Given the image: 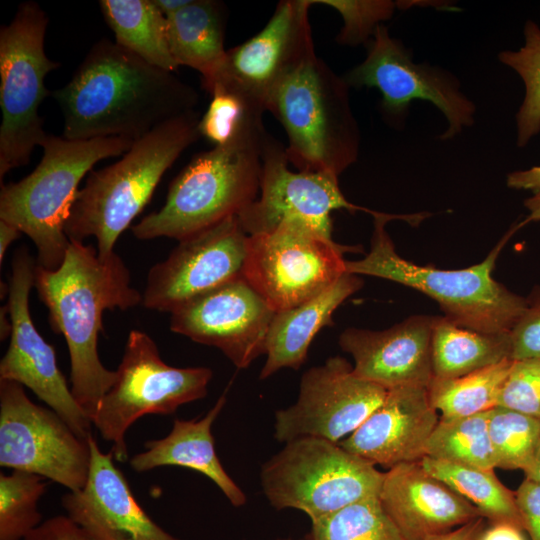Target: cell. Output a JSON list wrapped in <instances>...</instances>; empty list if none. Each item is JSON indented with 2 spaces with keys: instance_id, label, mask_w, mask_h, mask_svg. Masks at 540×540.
Returning <instances> with one entry per match:
<instances>
[{
  "instance_id": "cell-2",
  "label": "cell",
  "mask_w": 540,
  "mask_h": 540,
  "mask_svg": "<svg viewBox=\"0 0 540 540\" xmlns=\"http://www.w3.org/2000/svg\"><path fill=\"white\" fill-rule=\"evenodd\" d=\"M130 280L118 254L101 259L97 248L83 242L70 241L56 270L35 266L34 287L48 309L51 329L67 343L71 392L90 420L116 376L98 355L103 312L142 303Z\"/></svg>"
},
{
  "instance_id": "cell-24",
  "label": "cell",
  "mask_w": 540,
  "mask_h": 540,
  "mask_svg": "<svg viewBox=\"0 0 540 540\" xmlns=\"http://www.w3.org/2000/svg\"><path fill=\"white\" fill-rule=\"evenodd\" d=\"M224 392L200 419H175L168 435L145 442L146 450L135 454L129 465L137 473L161 466L189 468L208 477L231 505L246 504V494L234 482L219 460L212 426L226 404Z\"/></svg>"
},
{
  "instance_id": "cell-27",
  "label": "cell",
  "mask_w": 540,
  "mask_h": 540,
  "mask_svg": "<svg viewBox=\"0 0 540 540\" xmlns=\"http://www.w3.org/2000/svg\"><path fill=\"white\" fill-rule=\"evenodd\" d=\"M433 378L463 376L511 359L509 333H483L435 316L432 325Z\"/></svg>"
},
{
  "instance_id": "cell-17",
  "label": "cell",
  "mask_w": 540,
  "mask_h": 540,
  "mask_svg": "<svg viewBox=\"0 0 540 540\" xmlns=\"http://www.w3.org/2000/svg\"><path fill=\"white\" fill-rule=\"evenodd\" d=\"M248 237L235 215L179 241L164 261L149 270L143 306L171 313L242 277Z\"/></svg>"
},
{
  "instance_id": "cell-20",
  "label": "cell",
  "mask_w": 540,
  "mask_h": 540,
  "mask_svg": "<svg viewBox=\"0 0 540 540\" xmlns=\"http://www.w3.org/2000/svg\"><path fill=\"white\" fill-rule=\"evenodd\" d=\"M91 464L85 485L61 498L67 516L96 540H181L158 525L136 500L111 452L89 438Z\"/></svg>"
},
{
  "instance_id": "cell-47",
  "label": "cell",
  "mask_w": 540,
  "mask_h": 540,
  "mask_svg": "<svg viewBox=\"0 0 540 540\" xmlns=\"http://www.w3.org/2000/svg\"><path fill=\"white\" fill-rule=\"evenodd\" d=\"M525 478L540 483V441L533 460L529 467L524 471Z\"/></svg>"
},
{
  "instance_id": "cell-10",
  "label": "cell",
  "mask_w": 540,
  "mask_h": 540,
  "mask_svg": "<svg viewBox=\"0 0 540 540\" xmlns=\"http://www.w3.org/2000/svg\"><path fill=\"white\" fill-rule=\"evenodd\" d=\"M111 388L91 420L114 460L126 462L128 428L148 414L171 415L183 404L206 397L213 372L208 367L178 368L165 363L154 340L131 330Z\"/></svg>"
},
{
  "instance_id": "cell-3",
  "label": "cell",
  "mask_w": 540,
  "mask_h": 540,
  "mask_svg": "<svg viewBox=\"0 0 540 540\" xmlns=\"http://www.w3.org/2000/svg\"><path fill=\"white\" fill-rule=\"evenodd\" d=\"M196 110L170 119L135 140L115 163L91 171L66 222L69 241L93 236L101 259L114 253L123 231L150 201L162 176L200 135Z\"/></svg>"
},
{
  "instance_id": "cell-30",
  "label": "cell",
  "mask_w": 540,
  "mask_h": 540,
  "mask_svg": "<svg viewBox=\"0 0 540 540\" xmlns=\"http://www.w3.org/2000/svg\"><path fill=\"white\" fill-rule=\"evenodd\" d=\"M512 362V359H505L455 378H432L428 385L431 404L442 418L465 417L489 411L497 406Z\"/></svg>"
},
{
  "instance_id": "cell-48",
  "label": "cell",
  "mask_w": 540,
  "mask_h": 540,
  "mask_svg": "<svg viewBox=\"0 0 540 540\" xmlns=\"http://www.w3.org/2000/svg\"><path fill=\"white\" fill-rule=\"evenodd\" d=\"M12 332V323L8 310V305L1 307L0 310V338L1 341L7 339L8 336H11Z\"/></svg>"
},
{
  "instance_id": "cell-19",
  "label": "cell",
  "mask_w": 540,
  "mask_h": 540,
  "mask_svg": "<svg viewBox=\"0 0 540 540\" xmlns=\"http://www.w3.org/2000/svg\"><path fill=\"white\" fill-rule=\"evenodd\" d=\"M275 311L242 276L171 312L170 329L219 349L237 368L265 354Z\"/></svg>"
},
{
  "instance_id": "cell-22",
  "label": "cell",
  "mask_w": 540,
  "mask_h": 540,
  "mask_svg": "<svg viewBox=\"0 0 540 540\" xmlns=\"http://www.w3.org/2000/svg\"><path fill=\"white\" fill-rule=\"evenodd\" d=\"M432 316H411L385 330L350 327L339 336L341 349L354 361L359 377L386 389L428 387L433 378Z\"/></svg>"
},
{
  "instance_id": "cell-7",
  "label": "cell",
  "mask_w": 540,
  "mask_h": 540,
  "mask_svg": "<svg viewBox=\"0 0 540 540\" xmlns=\"http://www.w3.org/2000/svg\"><path fill=\"white\" fill-rule=\"evenodd\" d=\"M266 135L196 155L171 182L163 206L132 226L133 235L181 241L238 215L257 199Z\"/></svg>"
},
{
  "instance_id": "cell-23",
  "label": "cell",
  "mask_w": 540,
  "mask_h": 540,
  "mask_svg": "<svg viewBox=\"0 0 540 540\" xmlns=\"http://www.w3.org/2000/svg\"><path fill=\"white\" fill-rule=\"evenodd\" d=\"M384 510L406 540H428L481 517L478 510L417 462L384 472Z\"/></svg>"
},
{
  "instance_id": "cell-26",
  "label": "cell",
  "mask_w": 540,
  "mask_h": 540,
  "mask_svg": "<svg viewBox=\"0 0 540 540\" xmlns=\"http://www.w3.org/2000/svg\"><path fill=\"white\" fill-rule=\"evenodd\" d=\"M167 19L171 55L179 66H188L201 74L206 85L221 69L227 50L224 48L226 11L215 0H191Z\"/></svg>"
},
{
  "instance_id": "cell-25",
  "label": "cell",
  "mask_w": 540,
  "mask_h": 540,
  "mask_svg": "<svg viewBox=\"0 0 540 540\" xmlns=\"http://www.w3.org/2000/svg\"><path fill=\"white\" fill-rule=\"evenodd\" d=\"M363 285L359 275L344 273L334 284L314 298L293 308L275 312L266 339V360L260 379L283 368L299 369L307 359L317 333L334 325L336 309Z\"/></svg>"
},
{
  "instance_id": "cell-32",
  "label": "cell",
  "mask_w": 540,
  "mask_h": 540,
  "mask_svg": "<svg viewBox=\"0 0 540 540\" xmlns=\"http://www.w3.org/2000/svg\"><path fill=\"white\" fill-rule=\"evenodd\" d=\"M425 456L494 470L488 411L465 417H440L426 443Z\"/></svg>"
},
{
  "instance_id": "cell-9",
  "label": "cell",
  "mask_w": 540,
  "mask_h": 540,
  "mask_svg": "<svg viewBox=\"0 0 540 540\" xmlns=\"http://www.w3.org/2000/svg\"><path fill=\"white\" fill-rule=\"evenodd\" d=\"M48 16L38 3L26 1L0 29V180L29 163L47 137L39 107L52 91L47 74L59 67L45 52Z\"/></svg>"
},
{
  "instance_id": "cell-34",
  "label": "cell",
  "mask_w": 540,
  "mask_h": 540,
  "mask_svg": "<svg viewBox=\"0 0 540 540\" xmlns=\"http://www.w3.org/2000/svg\"><path fill=\"white\" fill-rule=\"evenodd\" d=\"M46 489L39 475L20 470L0 473V540H25L42 523L38 502Z\"/></svg>"
},
{
  "instance_id": "cell-14",
  "label": "cell",
  "mask_w": 540,
  "mask_h": 540,
  "mask_svg": "<svg viewBox=\"0 0 540 540\" xmlns=\"http://www.w3.org/2000/svg\"><path fill=\"white\" fill-rule=\"evenodd\" d=\"M35 266L26 246L15 250L7 303L12 332L8 349L0 361V380L28 387L80 438L89 440L92 422L58 368L54 347L40 335L31 318L29 295L34 286Z\"/></svg>"
},
{
  "instance_id": "cell-39",
  "label": "cell",
  "mask_w": 540,
  "mask_h": 540,
  "mask_svg": "<svg viewBox=\"0 0 540 540\" xmlns=\"http://www.w3.org/2000/svg\"><path fill=\"white\" fill-rule=\"evenodd\" d=\"M525 299V309L510 331L511 359L540 360V286Z\"/></svg>"
},
{
  "instance_id": "cell-13",
  "label": "cell",
  "mask_w": 540,
  "mask_h": 540,
  "mask_svg": "<svg viewBox=\"0 0 540 540\" xmlns=\"http://www.w3.org/2000/svg\"><path fill=\"white\" fill-rule=\"evenodd\" d=\"M91 464L89 440L52 409L32 402L24 386L0 380V466L81 489Z\"/></svg>"
},
{
  "instance_id": "cell-43",
  "label": "cell",
  "mask_w": 540,
  "mask_h": 540,
  "mask_svg": "<svg viewBox=\"0 0 540 540\" xmlns=\"http://www.w3.org/2000/svg\"><path fill=\"white\" fill-rule=\"evenodd\" d=\"M478 540H530L522 525L510 521H494L484 527Z\"/></svg>"
},
{
  "instance_id": "cell-6",
  "label": "cell",
  "mask_w": 540,
  "mask_h": 540,
  "mask_svg": "<svg viewBox=\"0 0 540 540\" xmlns=\"http://www.w3.org/2000/svg\"><path fill=\"white\" fill-rule=\"evenodd\" d=\"M349 88L314 54L270 96L266 111L284 128L286 156L297 170L339 177L357 160L360 130Z\"/></svg>"
},
{
  "instance_id": "cell-36",
  "label": "cell",
  "mask_w": 540,
  "mask_h": 540,
  "mask_svg": "<svg viewBox=\"0 0 540 540\" xmlns=\"http://www.w3.org/2000/svg\"><path fill=\"white\" fill-rule=\"evenodd\" d=\"M499 61L523 80L525 96L516 114L517 146L522 148L540 132V27L532 20L524 26V44L518 50H504Z\"/></svg>"
},
{
  "instance_id": "cell-49",
  "label": "cell",
  "mask_w": 540,
  "mask_h": 540,
  "mask_svg": "<svg viewBox=\"0 0 540 540\" xmlns=\"http://www.w3.org/2000/svg\"><path fill=\"white\" fill-rule=\"evenodd\" d=\"M275 540H292V539H290V538H278V539H275ZM307 540H309V539H307Z\"/></svg>"
},
{
  "instance_id": "cell-4",
  "label": "cell",
  "mask_w": 540,
  "mask_h": 540,
  "mask_svg": "<svg viewBox=\"0 0 540 540\" xmlns=\"http://www.w3.org/2000/svg\"><path fill=\"white\" fill-rule=\"evenodd\" d=\"M374 229L368 254L346 261V271L390 280L415 289L434 301L451 322L483 333H509L526 306V299L492 277L496 259L513 234L510 231L480 263L462 269L420 266L401 257L385 226L393 219L414 225L417 214L373 211Z\"/></svg>"
},
{
  "instance_id": "cell-45",
  "label": "cell",
  "mask_w": 540,
  "mask_h": 540,
  "mask_svg": "<svg viewBox=\"0 0 540 540\" xmlns=\"http://www.w3.org/2000/svg\"><path fill=\"white\" fill-rule=\"evenodd\" d=\"M21 233L22 232L14 225L4 220H0V264L3 263L8 247L21 235Z\"/></svg>"
},
{
  "instance_id": "cell-12",
  "label": "cell",
  "mask_w": 540,
  "mask_h": 540,
  "mask_svg": "<svg viewBox=\"0 0 540 540\" xmlns=\"http://www.w3.org/2000/svg\"><path fill=\"white\" fill-rule=\"evenodd\" d=\"M357 250L306 225L287 223L248 237L243 277L279 312L329 288L347 272L344 254Z\"/></svg>"
},
{
  "instance_id": "cell-11",
  "label": "cell",
  "mask_w": 540,
  "mask_h": 540,
  "mask_svg": "<svg viewBox=\"0 0 540 540\" xmlns=\"http://www.w3.org/2000/svg\"><path fill=\"white\" fill-rule=\"evenodd\" d=\"M366 48L365 59L343 78L349 87L376 88L381 111L392 125L404 123L415 100L432 103L445 117L448 127L440 140H450L474 124L476 106L458 78L428 62H414L411 51L385 25L376 28Z\"/></svg>"
},
{
  "instance_id": "cell-42",
  "label": "cell",
  "mask_w": 540,
  "mask_h": 540,
  "mask_svg": "<svg viewBox=\"0 0 540 540\" xmlns=\"http://www.w3.org/2000/svg\"><path fill=\"white\" fill-rule=\"evenodd\" d=\"M25 540H96L67 515L50 517L34 529Z\"/></svg>"
},
{
  "instance_id": "cell-31",
  "label": "cell",
  "mask_w": 540,
  "mask_h": 540,
  "mask_svg": "<svg viewBox=\"0 0 540 540\" xmlns=\"http://www.w3.org/2000/svg\"><path fill=\"white\" fill-rule=\"evenodd\" d=\"M207 92L211 100L200 117L199 132L214 146L258 139L267 133L262 121L266 110L258 102L220 83L214 84Z\"/></svg>"
},
{
  "instance_id": "cell-37",
  "label": "cell",
  "mask_w": 540,
  "mask_h": 540,
  "mask_svg": "<svg viewBox=\"0 0 540 540\" xmlns=\"http://www.w3.org/2000/svg\"><path fill=\"white\" fill-rule=\"evenodd\" d=\"M335 9L343 20L336 40L340 45H366L376 28L390 19L397 7L390 0H311Z\"/></svg>"
},
{
  "instance_id": "cell-28",
  "label": "cell",
  "mask_w": 540,
  "mask_h": 540,
  "mask_svg": "<svg viewBox=\"0 0 540 540\" xmlns=\"http://www.w3.org/2000/svg\"><path fill=\"white\" fill-rule=\"evenodd\" d=\"M101 13L115 35V42L149 64L173 72L167 19L153 0H101Z\"/></svg>"
},
{
  "instance_id": "cell-15",
  "label": "cell",
  "mask_w": 540,
  "mask_h": 540,
  "mask_svg": "<svg viewBox=\"0 0 540 540\" xmlns=\"http://www.w3.org/2000/svg\"><path fill=\"white\" fill-rule=\"evenodd\" d=\"M387 392L356 375L345 358L330 357L305 371L296 402L276 411L274 438L286 443L318 437L339 443L362 425Z\"/></svg>"
},
{
  "instance_id": "cell-16",
  "label": "cell",
  "mask_w": 540,
  "mask_h": 540,
  "mask_svg": "<svg viewBox=\"0 0 540 540\" xmlns=\"http://www.w3.org/2000/svg\"><path fill=\"white\" fill-rule=\"evenodd\" d=\"M261 160V195L237 215L248 236L270 232L283 224L299 223L333 238L331 213L334 210L372 213L346 199L338 176L291 170L285 148L268 133L263 141Z\"/></svg>"
},
{
  "instance_id": "cell-40",
  "label": "cell",
  "mask_w": 540,
  "mask_h": 540,
  "mask_svg": "<svg viewBox=\"0 0 540 540\" xmlns=\"http://www.w3.org/2000/svg\"><path fill=\"white\" fill-rule=\"evenodd\" d=\"M515 500L530 540H540V483L525 478L515 491Z\"/></svg>"
},
{
  "instance_id": "cell-41",
  "label": "cell",
  "mask_w": 540,
  "mask_h": 540,
  "mask_svg": "<svg viewBox=\"0 0 540 540\" xmlns=\"http://www.w3.org/2000/svg\"><path fill=\"white\" fill-rule=\"evenodd\" d=\"M506 184L511 189L526 190L531 196L524 201L528 216L520 224L521 227L529 222L540 221V166H534L526 170L510 172L506 178Z\"/></svg>"
},
{
  "instance_id": "cell-38",
  "label": "cell",
  "mask_w": 540,
  "mask_h": 540,
  "mask_svg": "<svg viewBox=\"0 0 540 540\" xmlns=\"http://www.w3.org/2000/svg\"><path fill=\"white\" fill-rule=\"evenodd\" d=\"M497 406L540 419V360H513Z\"/></svg>"
},
{
  "instance_id": "cell-35",
  "label": "cell",
  "mask_w": 540,
  "mask_h": 540,
  "mask_svg": "<svg viewBox=\"0 0 540 540\" xmlns=\"http://www.w3.org/2000/svg\"><path fill=\"white\" fill-rule=\"evenodd\" d=\"M488 433L496 468L524 472L540 441V419L495 406L488 411Z\"/></svg>"
},
{
  "instance_id": "cell-46",
  "label": "cell",
  "mask_w": 540,
  "mask_h": 540,
  "mask_svg": "<svg viewBox=\"0 0 540 540\" xmlns=\"http://www.w3.org/2000/svg\"><path fill=\"white\" fill-rule=\"evenodd\" d=\"M191 0H153L160 12L166 17H170L183 7H185Z\"/></svg>"
},
{
  "instance_id": "cell-1",
  "label": "cell",
  "mask_w": 540,
  "mask_h": 540,
  "mask_svg": "<svg viewBox=\"0 0 540 540\" xmlns=\"http://www.w3.org/2000/svg\"><path fill=\"white\" fill-rule=\"evenodd\" d=\"M51 96L71 140L135 141L162 123L195 110L199 95L173 72L153 66L116 42H96L71 79Z\"/></svg>"
},
{
  "instance_id": "cell-18",
  "label": "cell",
  "mask_w": 540,
  "mask_h": 540,
  "mask_svg": "<svg viewBox=\"0 0 540 540\" xmlns=\"http://www.w3.org/2000/svg\"><path fill=\"white\" fill-rule=\"evenodd\" d=\"M311 0L280 1L266 25L251 38L227 50L208 91L220 83L233 87L266 110L275 89L315 54L309 21Z\"/></svg>"
},
{
  "instance_id": "cell-33",
  "label": "cell",
  "mask_w": 540,
  "mask_h": 540,
  "mask_svg": "<svg viewBox=\"0 0 540 540\" xmlns=\"http://www.w3.org/2000/svg\"><path fill=\"white\" fill-rule=\"evenodd\" d=\"M311 523L309 540H406L379 497L358 501Z\"/></svg>"
},
{
  "instance_id": "cell-44",
  "label": "cell",
  "mask_w": 540,
  "mask_h": 540,
  "mask_svg": "<svg viewBox=\"0 0 540 540\" xmlns=\"http://www.w3.org/2000/svg\"><path fill=\"white\" fill-rule=\"evenodd\" d=\"M484 528V517H478L448 533L430 538L428 540H478Z\"/></svg>"
},
{
  "instance_id": "cell-5",
  "label": "cell",
  "mask_w": 540,
  "mask_h": 540,
  "mask_svg": "<svg viewBox=\"0 0 540 540\" xmlns=\"http://www.w3.org/2000/svg\"><path fill=\"white\" fill-rule=\"evenodd\" d=\"M134 141L121 137L71 140L47 135L42 158L26 177L1 184L0 220H4L34 243L36 264L56 270L70 241L66 222L81 180L99 161L121 156Z\"/></svg>"
},
{
  "instance_id": "cell-29",
  "label": "cell",
  "mask_w": 540,
  "mask_h": 540,
  "mask_svg": "<svg viewBox=\"0 0 540 540\" xmlns=\"http://www.w3.org/2000/svg\"><path fill=\"white\" fill-rule=\"evenodd\" d=\"M421 466L472 504L484 518L523 526L515 492L503 485L494 470L424 456Z\"/></svg>"
},
{
  "instance_id": "cell-8",
  "label": "cell",
  "mask_w": 540,
  "mask_h": 540,
  "mask_svg": "<svg viewBox=\"0 0 540 540\" xmlns=\"http://www.w3.org/2000/svg\"><path fill=\"white\" fill-rule=\"evenodd\" d=\"M384 472L332 441L300 437L285 443L260 472L276 510L304 512L311 522L358 501L378 497Z\"/></svg>"
},
{
  "instance_id": "cell-21",
  "label": "cell",
  "mask_w": 540,
  "mask_h": 540,
  "mask_svg": "<svg viewBox=\"0 0 540 540\" xmlns=\"http://www.w3.org/2000/svg\"><path fill=\"white\" fill-rule=\"evenodd\" d=\"M439 418L428 387L392 388L362 425L339 445L387 469L417 462L425 456L426 443Z\"/></svg>"
}]
</instances>
